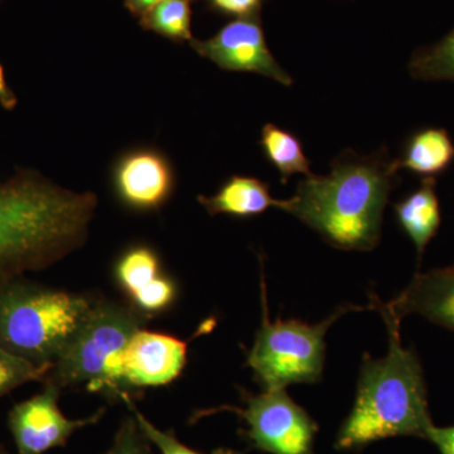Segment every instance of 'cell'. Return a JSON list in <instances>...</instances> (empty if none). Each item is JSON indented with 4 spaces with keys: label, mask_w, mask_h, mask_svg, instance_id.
Returning <instances> with one entry per match:
<instances>
[{
    "label": "cell",
    "mask_w": 454,
    "mask_h": 454,
    "mask_svg": "<svg viewBox=\"0 0 454 454\" xmlns=\"http://www.w3.org/2000/svg\"><path fill=\"white\" fill-rule=\"evenodd\" d=\"M399 166L387 148L370 155L348 149L331 163L328 175L309 176L277 207L297 217L340 250L370 252L381 238L382 216Z\"/></svg>",
    "instance_id": "6da1fadb"
},
{
    "label": "cell",
    "mask_w": 454,
    "mask_h": 454,
    "mask_svg": "<svg viewBox=\"0 0 454 454\" xmlns=\"http://www.w3.org/2000/svg\"><path fill=\"white\" fill-rule=\"evenodd\" d=\"M98 200L33 170L0 184V279L42 270L88 240Z\"/></svg>",
    "instance_id": "7a4b0ae2"
},
{
    "label": "cell",
    "mask_w": 454,
    "mask_h": 454,
    "mask_svg": "<svg viewBox=\"0 0 454 454\" xmlns=\"http://www.w3.org/2000/svg\"><path fill=\"white\" fill-rule=\"evenodd\" d=\"M369 309L384 318L389 352L384 358L364 355L354 409L340 427L334 444L340 450L393 437L427 439L434 426L422 364L414 349L403 348L400 321L375 293H370Z\"/></svg>",
    "instance_id": "3957f363"
},
{
    "label": "cell",
    "mask_w": 454,
    "mask_h": 454,
    "mask_svg": "<svg viewBox=\"0 0 454 454\" xmlns=\"http://www.w3.org/2000/svg\"><path fill=\"white\" fill-rule=\"evenodd\" d=\"M95 300L20 279H0V346L38 366H52Z\"/></svg>",
    "instance_id": "277c9868"
},
{
    "label": "cell",
    "mask_w": 454,
    "mask_h": 454,
    "mask_svg": "<svg viewBox=\"0 0 454 454\" xmlns=\"http://www.w3.org/2000/svg\"><path fill=\"white\" fill-rule=\"evenodd\" d=\"M146 319L131 306L95 301L43 382L61 390L85 385L91 393H103L122 402L130 399V391L122 380V357L131 337Z\"/></svg>",
    "instance_id": "5b68a950"
},
{
    "label": "cell",
    "mask_w": 454,
    "mask_h": 454,
    "mask_svg": "<svg viewBox=\"0 0 454 454\" xmlns=\"http://www.w3.org/2000/svg\"><path fill=\"white\" fill-rule=\"evenodd\" d=\"M262 321L253 348L247 354V366L262 390H282L291 384H315L321 380L325 367V336L340 316L352 310L370 309L348 304L340 306L318 325L306 322H271L268 315L267 291L262 279Z\"/></svg>",
    "instance_id": "8992f818"
},
{
    "label": "cell",
    "mask_w": 454,
    "mask_h": 454,
    "mask_svg": "<svg viewBox=\"0 0 454 454\" xmlns=\"http://www.w3.org/2000/svg\"><path fill=\"white\" fill-rule=\"evenodd\" d=\"M245 438L253 448L270 454H315L317 423L286 389L244 393Z\"/></svg>",
    "instance_id": "52a82bcc"
},
{
    "label": "cell",
    "mask_w": 454,
    "mask_h": 454,
    "mask_svg": "<svg viewBox=\"0 0 454 454\" xmlns=\"http://www.w3.org/2000/svg\"><path fill=\"white\" fill-rule=\"evenodd\" d=\"M190 46L223 70L262 74L282 85H293L291 74L269 50L260 12L236 18L207 40L193 38Z\"/></svg>",
    "instance_id": "ba28073f"
},
{
    "label": "cell",
    "mask_w": 454,
    "mask_h": 454,
    "mask_svg": "<svg viewBox=\"0 0 454 454\" xmlns=\"http://www.w3.org/2000/svg\"><path fill=\"white\" fill-rule=\"evenodd\" d=\"M61 389L44 382L43 390L25 402L18 403L8 415L18 454H46L64 447L77 430L97 424L106 409L83 419H70L59 406Z\"/></svg>",
    "instance_id": "9c48e42d"
},
{
    "label": "cell",
    "mask_w": 454,
    "mask_h": 454,
    "mask_svg": "<svg viewBox=\"0 0 454 454\" xmlns=\"http://www.w3.org/2000/svg\"><path fill=\"white\" fill-rule=\"evenodd\" d=\"M176 181L173 163L154 146L131 148L113 164L114 192L133 211L160 210L175 192Z\"/></svg>",
    "instance_id": "30bf717a"
},
{
    "label": "cell",
    "mask_w": 454,
    "mask_h": 454,
    "mask_svg": "<svg viewBox=\"0 0 454 454\" xmlns=\"http://www.w3.org/2000/svg\"><path fill=\"white\" fill-rule=\"evenodd\" d=\"M186 363V342L170 334L140 328L125 348L122 380L130 393L143 387H163L181 375Z\"/></svg>",
    "instance_id": "8fae6325"
},
{
    "label": "cell",
    "mask_w": 454,
    "mask_h": 454,
    "mask_svg": "<svg viewBox=\"0 0 454 454\" xmlns=\"http://www.w3.org/2000/svg\"><path fill=\"white\" fill-rule=\"evenodd\" d=\"M115 278L130 306L145 318L160 315L175 301V284L163 273L158 254L145 245H136L121 254Z\"/></svg>",
    "instance_id": "7c38bea8"
},
{
    "label": "cell",
    "mask_w": 454,
    "mask_h": 454,
    "mask_svg": "<svg viewBox=\"0 0 454 454\" xmlns=\"http://www.w3.org/2000/svg\"><path fill=\"white\" fill-rule=\"evenodd\" d=\"M385 306L397 321L420 315L454 333V265L415 274L404 291Z\"/></svg>",
    "instance_id": "4fadbf2b"
},
{
    "label": "cell",
    "mask_w": 454,
    "mask_h": 454,
    "mask_svg": "<svg viewBox=\"0 0 454 454\" xmlns=\"http://www.w3.org/2000/svg\"><path fill=\"white\" fill-rule=\"evenodd\" d=\"M197 201L208 214L229 215L234 217H253L277 207L269 184L253 176H231L215 195L197 196Z\"/></svg>",
    "instance_id": "5bb4252c"
},
{
    "label": "cell",
    "mask_w": 454,
    "mask_h": 454,
    "mask_svg": "<svg viewBox=\"0 0 454 454\" xmlns=\"http://www.w3.org/2000/svg\"><path fill=\"white\" fill-rule=\"evenodd\" d=\"M434 177H424L419 188L403 201L394 205L397 223L411 239L422 258L429 241L437 234L441 225V210Z\"/></svg>",
    "instance_id": "9a60e30c"
},
{
    "label": "cell",
    "mask_w": 454,
    "mask_h": 454,
    "mask_svg": "<svg viewBox=\"0 0 454 454\" xmlns=\"http://www.w3.org/2000/svg\"><path fill=\"white\" fill-rule=\"evenodd\" d=\"M399 168L424 177L441 175L454 160V145L446 129L428 128L415 133L397 158Z\"/></svg>",
    "instance_id": "2e32d148"
},
{
    "label": "cell",
    "mask_w": 454,
    "mask_h": 454,
    "mask_svg": "<svg viewBox=\"0 0 454 454\" xmlns=\"http://www.w3.org/2000/svg\"><path fill=\"white\" fill-rule=\"evenodd\" d=\"M259 145L265 158L280 173L282 184H286L288 179L294 175H304L306 177L312 175L303 145L291 131L268 122L262 127Z\"/></svg>",
    "instance_id": "e0dca14e"
},
{
    "label": "cell",
    "mask_w": 454,
    "mask_h": 454,
    "mask_svg": "<svg viewBox=\"0 0 454 454\" xmlns=\"http://www.w3.org/2000/svg\"><path fill=\"white\" fill-rule=\"evenodd\" d=\"M192 0H163L139 20L145 31L157 33L167 40L184 43L193 40Z\"/></svg>",
    "instance_id": "ac0fdd59"
},
{
    "label": "cell",
    "mask_w": 454,
    "mask_h": 454,
    "mask_svg": "<svg viewBox=\"0 0 454 454\" xmlns=\"http://www.w3.org/2000/svg\"><path fill=\"white\" fill-rule=\"evenodd\" d=\"M409 73L426 82H454V28L432 46L415 51Z\"/></svg>",
    "instance_id": "d6986e66"
},
{
    "label": "cell",
    "mask_w": 454,
    "mask_h": 454,
    "mask_svg": "<svg viewBox=\"0 0 454 454\" xmlns=\"http://www.w3.org/2000/svg\"><path fill=\"white\" fill-rule=\"evenodd\" d=\"M50 370V367L35 365L0 346V397L28 382H43Z\"/></svg>",
    "instance_id": "ffe728a7"
},
{
    "label": "cell",
    "mask_w": 454,
    "mask_h": 454,
    "mask_svg": "<svg viewBox=\"0 0 454 454\" xmlns=\"http://www.w3.org/2000/svg\"><path fill=\"white\" fill-rule=\"evenodd\" d=\"M124 403L133 411L134 418H136L139 428L145 433L151 444L158 448L160 454H200L191 450V448L184 446L172 433L164 432V430L157 428L151 420L146 419L145 415L140 413L138 409L130 402V399H125Z\"/></svg>",
    "instance_id": "44dd1931"
},
{
    "label": "cell",
    "mask_w": 454,
    "mask_h": 454,
    "mask_svg": "<svg viewBox=\"0 0 454 454\" xmlns=\"http://www.w3.org/2000/svg\"><path fill=\"white\" fill-rule=\"evenodd\" d=\"M104 454H152L151 442L139 428L134 415L121 423L112 446Z\"/></svg>",
    "instance_id": "7402d4cb"
},
{
    "label": "cell",
    "mask_w": 454,
    "mask_h": 454,
    "mask_svg": "<svg viewBox=\"0 0 454 454\" xmlns=\"http://www.w3.org/2000/svg\"><path fill=\"white\" fill-rule=\"evenodd\" d=\"M207 2L215 11L239 18L258 13L262 8V0H207Z\"/></svg>",
    "instance_id": "603a6c76"
},
{
    "label": "cell",
    "mask_w": 454,
    "mask_h": 454,
    "mask_svg": "<svg viewBox=\"0 0 454 454\" xmlns=\"http://www.w3.org/2000/svg\"><path fill=\"white\" fill-rule=\"evenodd\" d=\"M427 439L438 448L441 454H454V426L446 428L433 426Z\"/></svg>",
    "instance_id": "cb8c5ba5"
},
{
    "label": "cell",
    "mask_w": 454,
    "mask_h": 454,
    "mask_svg": "<svg viewBox=\"0 0 454 454\" xmlns=\"http://www.w3.org/2000/svg\"><path fill=\"white\" fill-rule=\"evenodd\" d=\"M18 98L13 90L9 88L5 79L4 67L0 65V106L5 110H13L17 106Z\"/></svg>",
    "instance_id": "d4e9b609"
},
{
    "label": "cell",
    "mask_w": 454,
    "mask_h": 454,
    "mask_svg": "<svg viewBox=\"0 0 454 454\" xmlns=\"http://www.w3.org/2000/svg\"><path fill=\"white\" fill-rule=\"evenodd\" d=\"M160 2H163V0H124V5L134 17L140 20Z\"/></svg>",
    "instance_id": "484cf974"
},
{
    "label": "cell",
    "mask_w": 454,
    "mask_h": 454,
    "mask_svg": "<svg viewBox=\"0 0 454 454\" xmlns=\"http://www.w3.org/2000/svg\"><path fill=\"white\" fill-rule=\"evenodd\" d=\"M217 454H236V453L235 452H231V450H219V452H217Z\"/></svg>",
    "instance_id": "4316f807"
},
{
    "label": "cell",
    "mask_w": 454,
    "mask_h": 454,
    "mask_svg": "<svg viewBox=\"0 0 454 454\" xmlns=\"http://www.w3.org/2000/svg\"><path fill=\"white\" fill-rule=\"evenodd\" d=\"M0 454H5L4 452H3L2 448H0Z\"/></svg>",
    "instance_id": "83f0119b"
}]
</instances>
